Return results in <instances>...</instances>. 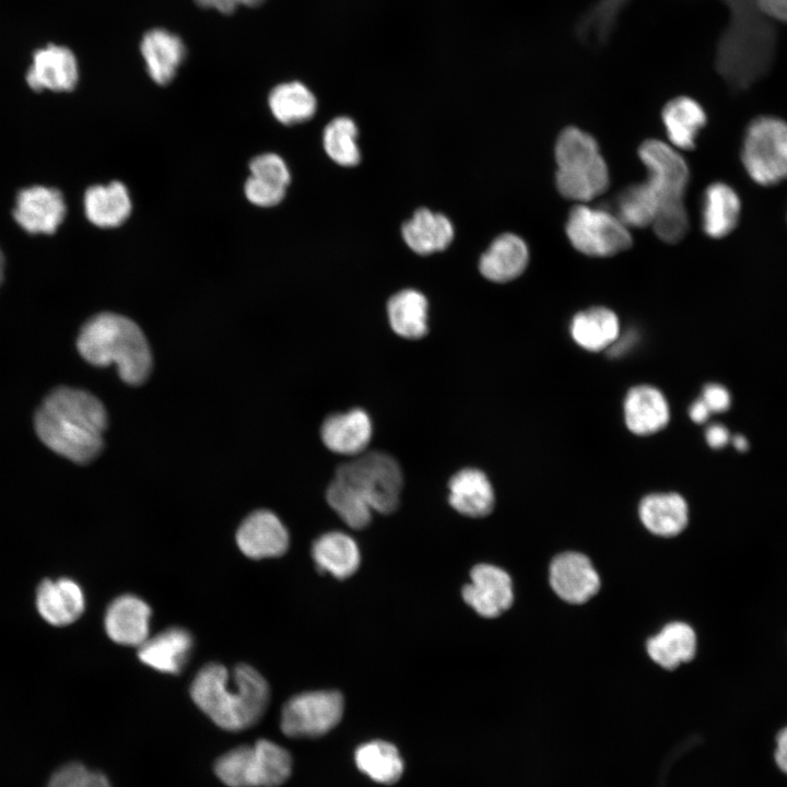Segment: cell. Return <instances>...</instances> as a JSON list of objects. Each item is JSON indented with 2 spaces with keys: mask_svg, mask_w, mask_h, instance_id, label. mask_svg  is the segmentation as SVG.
<instances>
[{
  "mask_svg": "<svg viewBox=\"0 0 787 787\" xmlns=\"http://www.w3.org/2000/svg\"><path fill=\"white\" fill-rule=\"evenodd\" d=\"M35 431L54 453L75 463H87L101 453L107 426L103 403L87 391L58 387L35 414Z\"/></svg>",
  "mask_w": 787,
  "mask_h": 787,
  "instance_id": "1",
  "label": "cell"
},
{
  "mask_svg": "<svg viewBox=\"0 0 787 787\" xmlns=\"http://www.w3.org/2000/svg\"><path fill=\"white\" fill-rule=\"evenodd\" d=\"M190 694L196 705L219 727L239 731L254 726L265 714L270 689L252 667L231 669L208 663L196 674Z\"/></svg>",
  "mask_w": 787,
  "mask_h": 787,
  "instance_id": "2",
  "label": "cell"
},
{
  "mask_svg": "<svg viewBox=\"0 0 787 787\" xmlns=\"http://www.w3.org/2000/svg\"><path fill=\"white\" fill-rule=\"evenodd\" d=\"M78 351L92 365L115 364L120 378L130 385L142 384L152 369V355L140 327L122 315L102 313L82 327Z\"/></svg>",
  "mask_w": 787,
  "mask_h": 787,
  "instance_id": "3",
  "label": "cell"
},
{
  "mask_svg": "<svg viewBox=\"0 0 787 787\" xmlns=\"http://www.w3.org/2000/svg\"><path fill=\"white\" fill-rule=\"evenodd\" d=\"M554 155L555 184L563 197L585 202L607 190L608 166L589 133L576 127L565 128L556 140Z\"/></svg>",
  "mask_w": 787,
  "mask_h": 787,
  "instance_id": "4",
  "label": "cell"
},
{
  "mask_svg": "<svg viewBox=\"0 0 787 787\" xmlns=\"http://www.w3.org/2000/svg\"><path fill=\"white\" fill-rule=\"evenodd\" d=\"M214 772L228 787H278L291 775L292 757L275 742L260 739L224 753Z\"/></svg>",
  "mask_w": 787,
  "mask_h": 787,
  "instance_id": "5",
  "label": "cell"
},
{
  "mask_svg": "<svg viewBox=\"0 0 787 787\" xmlns=\"http://www.w3.org/2000/svg\"><path fill=\"white\" fill-rule=\"evenodd\" d=\"M336 478L350 484L372 510L390 514L399 505L402 472L398 462L385 453L371 451L340 465Z\"/></svg>",
  "mask_w": 787,
  "mask_h": 787,
  "instance_id": "6",
  "label": "cell"
},
{
  "mask_svg": "<svg viewBox=\"0 0 787 787\" xmlns=\"http://www.w3.org/2000/svg\"><path fill=\"white\" fill-rule=\"evenodd\" d=\"M741 160L759 185L772 186L787 179V122L759 117L745 130Z\"/></svg>",
  "mask_w": 787,
  "mask_h": 787,
  "instance_id": "7",
  "label": "cell"
},
{
  "mask_svg": "<svg viewBox=\"0 0 787 787\" xmlns=\"http://www.w3.org/2000/svg\"><path fill=\"white\" fill-rule=\"evenodd\" d=\"M565 231L573 247L587 256L609 257L632 245L629 228L603 208L575 205L567 216Z\"/></svg>",
  "mask_w": 787,
  "mask_h": 787,
  "instance_id": "8",
  "label": "cell"
},
{
  "mask_svg": "<svg viewBox=\"0 0 787 787\" xmlns=\"http://www.w3.org/2000/svg\"><path fill=\"white\" fill-rule=\"evenodd\" d=\"M344 709L337 691L304 692L291 697L281 713V729L291 738H316L333 729Z\"/></svg>",
  "mask_w": 787,
  "mask_h": 787,
  "instance_id": "9",
  "label": "cell"
},
{
  "mask_svg": "<svg viewBox=\"0 0 787 787\" xmlns=\"http://www.w3.org/2000/svg\"><path fill=\"white\" fill-rule=\"evenodd\" d=\"M638 155L647 169V180L658 195L659 207L683 202L690 179L684 158L670 145L656 139L644 141Z\"/></svg>",
  "mask_w": 787,
  "mask_h": 787,
  "instance_id": "10",
  "label": "cell"
},
{
  "mask_svg": "<svg viewBox=\"0 0 787 787\" xmlns=\"http://www.w3.org/2000/svg\"><path fill=\"white\" fill-rule=\"evenodd\" d=\"M470 579L462 598L481 616L496 618L513 604V583L504 569L479 564L471 569Z\"/></svg>",
  "mask_w": 787,
  "mask_h": 787,
  "instance_id": "11",
  "label": "cell"
},
{
  "mask_svg": "<svg viewBox=\"0 0 787 787\" xmlns=\"http://www.w3.org/2000/svg\"><path fill=\"white\" fill-rule=\"evenodd\" d=\"M550 585L568 603L588 601L600 588V578L590 560L578 552L556 555L550 565Z\"/></svg>",
  "mask_w": 787,
  "mask_h": 787,
  "instance_id": "12",
  "label": "cell"
},
{
  "mask_svg": "<svg viewBox=\"0 0 787 787\" xmlns=\"http://www.w3.org/2000/svg\"><path fill=\"white\" fill-rule=\"evenodd\" d=\"M66 204L60 191L34 186L20 191L13 215L28 233L51 234L63 221Z\"/></svg>",
  "mask_w": 787,
  "mask_h": 787,
  "instance_id": "13",
  "label": "cell"
},
{
  "mask_svg": "<svg viewBox=\"0 0 787 787\" xmlns=\"http://www.w3.org/2000/svg\"><path fill=\"white\" fill-rule=\"evenodd\" d=\"M236 541L240 551L250 559L282 555L289 547V532L270 510L259 509L240 524Z\"/></svg>",
  "mask_w": 787,
  "mask_h": 787,
  "instance_id": "14",
  "label": "cell"
},
{
  "mask_svg": "<svg viewBox=\"0 0 787 787\" xmlns=\"http://www.w3.org/2000/svg\"><path fill=\"white\" fill-rule=\"evenodd\" d=\"M78 78V62L73 52L57 45L36 50L26 74L28 85L35 91H70L75 86Z\"/></svg>",
  "mask_w": 787,
  "mask_h": 787,
  "instance_id": "15",
  "label": "cell"
},
{
  "mask_svg": "<svg viewBox=\"0 0 787 787\" xmlns=\"http://www.w3.org/2000/svg\"><path fill=\"white\" fill-rule=\"evenodd\" d=\"M151 609L133 595L116 598L107 608L105 629L111 641L139 647L149 637Z\"/></svg>",
  "mask_w": 787,
  "mask_h": 787,
  "instance_id": "16",
  "label": "cell"
},
{
  "mask_svg": "<svg viewBox=\"0 0 787 787\" xmlns=\"http://www.w3.org/2000/svg\"><path fill=\"white\" fill-rule=\"evenodd\" d=\"M36 607L45 621L64 626L80 618L85 601L81 587L72 579H45L36 591Z\"/></svg>",
  "mask_w": 787,
  "mask_h": 787,
  "instance_id": "17",
  "label": "cell"
},
{
  "mask_svg": "<svg viewBox=\"0 0 787 787\" xmlns=\"http://www.w3.org/2000/svg\"><path fill=\"white\" fill-rule=\"evenodd\" d=\"M193 639L191 634L181 627H171L148 637L138 647L139 659L146 666L165 673H179L185 667Z\"/></svg>",
  "mask_w": 787,
  "mask_h": 787,
  "instance_id": "18",
  "label": "cell"
},
{
  "mask_svg": "<svg viewBox=\"0 0 787 787\" xmlns=\"http://www.w3.org/2000/svg\"><path fill=\"white\" fill-rule=\"evenodd\" d=\"M529 261V250L518 235L506 233L496 237L480 258L481 274L493 282H508L518 278Z\"/></svg>",
  "mask_w": 787,
  "mask_h": 787,
  "instance_id": "19",
  "label": "cell"
},
{
  "mask_svg": "<svg viewBox=\"0 0 787 787\" xmlns=\"http://www.w3.org/2000/svg\"><path fill=\"white\" fill-rule=\"evenodd\" d=\"M140 49L151 79L161 85L173 80L186 56L183 40L163 28L145 33Z\"/></svg>",
  "mask_w": 787,
  "mask_h": 787,
  "instance_id": "20",
  "label": "cell"
},
{
  "mask_svg": "<svg viewBox=\"0 0 787 787\" xmlns=\"http://www.w3.org/2000/svg\"><path fill=\"white\" fill-rule=\"evenodd\" d=\"M627 428L636 435H650L662 430L669 421V407L663 395L655 387H633L624 401Z\"/></svg>",
  "mask_w": 787,
  "mask_h": 787,
  "instance_id": "21",
  "label": "cell"
},
{
  "mask_svg": "<svg viewBox=\"0 0 787 787\" xmlns=\"http://www.w3.org/2000/svg\"><path fill=\"white\" fill-rule=\"evenodd\" d=\"M372 436V423L361 409L327 418L321 426V438L327 448L342 455L362 453Z\"/></svg>",
  "mask_w": 787,
  "mask_h": 787,
  "instance_id": "22",
  "label": "cell"
},
{
  "mask_svg": "<svg viewBox=\"0 0 787 787\" xmlns=\"http://www.w3.org/2000/svg\"><path fill=\"white\" fill-rule=\"evenodd\" d=\"M402 237L411 250L430 255L446 249L454 239L455 231L449 219L428 209H418L403 223Z\"/></svg>",
  "mask_w": 787,
  "mask_h": 787,
  "instance_id": "23",
  "label": "cell"
},
{
  "mask_svg": "<svg viewBox=\"0 0 787 787\" xmlns=\"http://www.w3.org/2000/svg\"><path fill=\"white\" fill-rule=\"evenodd\" d=\"M449 503L468 517H484L494 507V492L486 475L473 468L462 469L448 483Z\"/></svg>",
  "mask_w": 787,
  "mask_h": 787,
  "instance_id": "24",
  "label": "cell"
},
{
  "mask_svg": "<svg viewBox=\"0 0 787 787\" xmlns=\"http://www.w3.org/2000/svg\"><path fill=\"white\" fill-rule=\"evenodd\" d=\"M131 199L127 187L120 181L90 187L84 195L87 220L98 227H116L130 215Z\"/></svg>",
  "mask_w": 787,
  "mask_h": 787,
  "instance_id": "25",
  "label": "cell"
},
{
  "mask_svg": "<svg viewBox=\"0 0 787 787\" xmlns=\"http://www.w3.org/2000/svg\"><path fill=\"white\" fill-rule=\"evenodd\" d=\"M639 518L654 535L673 537L688 525L689 509L684 498L677 493H655L645 496L639 504Z\"/></svg>",
  "mask_w": 787,
  "mask_h": 787,
  "instance_id": "26",
  "label": "cell"
},
{
  "mask_svg": "<svg viewBox=\"0 0 787 787\" xmlns=\"http://www.w3.org/2000/svg\"><path fill=\"white\" fill-rule=\"evenodd\" d=\"M741 202L737 192L725 183L710 184L703 196L702 227L713 238L730 234L740 218Z\"/></svg>",
  "mask_w": 787,
  "mask_h": 787,
  "instance_id": "27",
  "label": "cell"
},
{
  "mask_svg": "<svg viewBox=\"0 0 787 787\" xmlns=\"http://www.w3.org/2000/svg\"><path fill=\"white\" fill-rule=\"evenodd\" d=\"M670 142L683 150H691L701 129L706 125V113L695 99L678 96L669 101L661 113Z\"/></svg>",
  "mask_w": 787,
  "mask_h": 787,
  "instance_id": "28",
  "label": "cell"
},
{
  "mask_svg": "<svg viewBox=\"0 0 787 787\" xmlns=\"http://www.w3.org/2000/svg\"><path fill=\"white\" fill-rule=\"evenodd\" d=\"M313 559L319 569L343 579L352 576L360 566V550L355 541L343 532H328L313 544Z\"/></svg>",
  "mask_w": 787,
  "mask_h": 787,
  "instance_id": "29",
  "label": "cell"
},
{
  "mask_svg": "<svg viewBox=\"0 0 787 787\" xmlns=\"http://www.w3.org/2000/svg\"><path fill=\"white\" fill-rule=\"evenodd\" d=\"M696 651L694 630L683 622H671L647 641L649 657L665 669L673 670L693 659Z\"/></svg>",
  "mask_w": 787,
  "mask_h": 787,
  "instance_id": "30",
  "label": "cell"
},
{
  "mask_svg": "<svg viewBox=\"0 0 787 787\" xmlns=\"http://www.w3.org/2000/svg\"><path fill=\"white\" fill-rule=\"evenodd\" d=\"M571 333L588 351L609 349L620 336L619 319L609 308L592 307L574 316Z\"/></svg>",
  "mask_w": 787,
  "mask_h": 787,
  "instance_id": "31",
  "label": "cell"
},
{
  "mask_svg": "<svg viewBox=\"0 0 787 787\" xmlns=\"http://www.w3.org/2000/svg\"><path fill=\"white\" fill-rule=\"evenodd\" d=\"M427 308L425 296L412 289L396 293L387 304L392 330L406 339H420L427 333Z\"/></svg>",
  "mask_w": 787,
  "mask_h": 787,
  "instance_id": "32",
  "label": "cell"
},
{
  "mask_svg": "<svg viewBox=\"0 0 787 787\" xmlns=\"http://www.w3.org/2000/svg\"><path fill=\"white\" fill-rule=\"evenodd\" d=\"M354 761L362 773L379 784H395L403 773V760L398 749L381 740L361 744L354 753Z\"/></svg>",
  "mask_w": 787,
  "mask_h": 787,
  "instance_id": "33",
  "label": "cell"
},
{
  "mask_svg": "<svg viewBox=\"0 0 787 787\" xmlns=\"http://www.w3.org/2000/svg\"><path fill=\"white\" fill-rule=\"evenodd\" d=\"M658 207V195L646 179L620 191L612 212L627 228H643L653 224Z\"/></svg>",
  "mask_w": 787,
  "mask_h": 787,
  "instance_id": "34",
  "label": "cell"
},
{
  "mask_svg": "<svg viewBox=\"0 0 787 787\" xmlns=\"http://www.w3.org/2000/svg\"><path fill=\"white\" fill-rule=\"evenodd\" d=\"M269 107L278 121L294 125L310 119L315 115L317 102L307 86L293 81L279 84L271 91Z\"/></svg>",
  "mask_w": 787,
  "mask_h": 787,
  "instance_id": "35",
  "label": "cell"
},
{
  "mask_svg": "<svg viewBox=\"0 0 787 787\" xmlns=\"http://www.w3.org/2000/svg\"><path fill=\"white\" fill-rule=\"evenodd\" d=\"M357 128L345 116L332 119L324 130V149L328 156L341 166H355L361 153L356 143Z\"/></svg>",
  "mask_w": 787,
  "mask_h": 787,
  "instance_id": "36",
  "label": "cell"
},
{
  "mask_svg": "<svg viewBox=\"0 0 787 787\" xmlns=\"http://www.w3.org/2000/svg\"><path fill=\"white\" fill-rule=\"evenodd\" d=\"M326 498L329 506L351 528L362 529L372 519V508L346 482L334 477L329 484Z\"/></svg>",
  "mask_w": 787,
  "mask_h": 787,
  "instance_id": "37",
  "label": "cell"
},
{
  "mask_svg": "<svg viewBox=\"0 0 787 787\" xmlns=\"http://www.w3.org/2000/svg\"><path fill=\"white\" fill-rule=\"evenodd\" d=\"M651 226L662 242L674 244L681 240L689 230L684 202L660 205Z\"/></svg>",
  "mask_w": 787,
  "mask_h": 787,
  "instance_id": "38",
  "label": "cell"
},
{
  "mask_svg": "<svg viewBox=\"0 0 787 787\" xmlns=\"http://www.w3.org/2000/svg\"><path fill=\"white\" fill-rule=\"evenodd\" d=\"M47 787H111L102 773L87 770L80 763H68L57 770Z\"/></svg>",
  "mask_w": 787,
  "mask_h": 787,
  "instance_id": "39",
  "label": "cell"
},
{
  "mask_svg": "<svg viewBox=\"0 0 787 787\" xmlns=\"http://www.w3.org/2000/svg\"><path fill=\"white\" fill-rule=\"evenodd\" d=\"M249 171L250 176L285 189L291 180L285 162L274 153H265L254 157L249 164Z\"/></svg>",
  "mask_w": 787,
  "mask_h": 787,
  "instance_id": "40",
  "label": "cell"
},
{
  "mask_svg": "<svg viewBox=\"0 0 787 787\" xmlns=\"http://www.w3.org/2000/svg\"><path fill=\"white\" fill-rule=\"evenodd\" d=\"M285 188L278 187L249 176L245 183L246 198L258 207H273L282 201Z\"/></svg>",
  "mask_w": 787,
  "mask_h": 787,
  "instance_id": "41",
  "label": "cell"
},
{
  "mask_svg": "<svg viewBox=\"0 0 787 787\" xmlns=\"http://www.w3.org/2000/svg\"><path fill=\"white\" fill-rule=\"evenodd\" d=\"M710 412H725L730 407V395L719 384H707L703 388L702 398Z\"/></svg>",
  "mask_w": 787,
  "mask_h": 787,
  "instance_id": "42",
  "label": "cell"
},
{
  "mask_svg": "<svg viewBox=\"0 0 787 787\" xmlns=\"http://www.w3.org/2000/svg\"><path fill=\"white\" fill-rule=\"evenodd\" d=\"M756 8L767 17L787 23V0H753Z\"/></svg>",
  "mask_w": 787,
  "mask_h": 787,
  "instance_id": "43",
  "label": "cell"
},
{
  "mask_svg": "<svg viewBox=\"0 0 787 787\" xmlns=\"http://www.w3.org/2000/svg\"><path fill=\"white\" fill-rule=\"evenodd\" d=\"M265 0H195V2L209 9H215L224 14L232 13L239 5L256 7Z\"/></svg>",
  "mask_w": 787,
  "mask_h": 787,
  "instance_id": "44",
  "label": "cell"
},
{
  "mask_svg": "<svg viewBox=\"0 0 787 787\" xmlns=\"http://www.w3.org/2000/svg\"><path fill=\"white\" fill-rule=\"evenodd\" d=\"M705 438L712 448L719 449L727 445L730 436L727 427L721 424H713L707 427Z\"/></svg>",
  "mask_w": 787,
  "mask_h": 787,
  "instance_id": "45",
  "label": "cell"
},
{
  "mask_svg": "<svg viewBox=\"0 0 787 787\" xmlns=\"http://www.w3.org/2000/svg\"><path fill=\"white\" fill-rule=\"evenodd\" d=\"M775 761L777 766L787 774V727L776 738Z\"/></svg>",
  "mask_w": 787,
  "mask_h": 787,
  "instance_id": "46",
  "label": "cell"
},
{
  "mask_svg": "<svg viewBox=\"0 0 787 787\" xmlns=\"http://www.w3.org/2000/svg\"><path fill=\"white\" fill-rule=\"evenodd\" d=\"M690 418L695 423H704L712 413L702 399L694 401L690 408Z\"/></svg>",
  "mask_w": 787,
  "mask_h": 787,
  "instance_id": "47",
  "label": "cell"
},
{
  "mask_svg": "<svg viewBox=\"0 0 787 787\" xmlns=\"http://www.w3.org/2000/svg\"><path fill=\"white\" fill-rule=\"evenodd\" d=\"M732 444L738 451H745L749 448L748 439L742 435H735Z\"/></svg>",
  "mask_w": 787,
  "mask_h": 787,
  "instance_id": "48",
  "label": "cell"
},
{
  "mask_svg": "<svg viewBox=\"0 0 787 787\" xmlns=\"http://www.w3.org/2000/svg\"><path fill=\"white\" fill-rule=\"evenodd\" d=\"M3 266H4V260H3L2 252H1V250H0V282H1V280H2Z\"/></svg>",
  "mask_w": 787,
  "mask_h": 787,
  "instance_id": "49",
  "label": "cell"
}]
</instances>
